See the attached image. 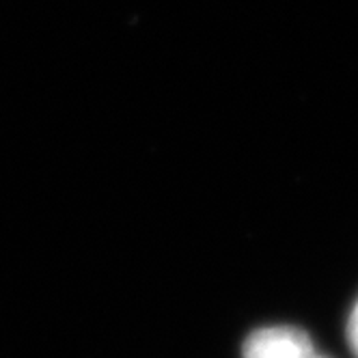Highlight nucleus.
<instances>
[{"label": "nucleus", "mask_w": 358, "mask_h": 358, "mask_svg": "<svg viewBox=\"0 0 358 358\" xmlns=\"http://www.w3.org/2000/svg\"><path fill=\"white\" fill-rule=\"evenodd\" d=\"M315 358H322V356H315Z\"/></svg>", "instance_id": "7ed1b4c3"}, {"label": "nucleus", "mask_w": 358, "mask_h": 358, "mask_svg": "<svg viewBox=\"0 0 358 358\" xmlns=\"http://www.w3.org/2000/svg\"><path fill=\"white\" fill-rule=\"evenodd\" d=\"M311 337L294 326L262 328L246 339L242 358H315Z\"/></svg>", "instance_id": "f257e3e1"}, {"label": "nucleus", "mask_w": 358, "mask_h": 358, "mask_svg": "<svg viewBox=\"0 0 358 358\" xmlns=\"http://www.w3.org/2000/svg\"><path fill=\"white\" fill-rule=\"evenodd\" d=\"M348 337H350V345L358 356V302L354 306V311L350 315V324H348Z\"/></svg>", "instance_id": "f03ea898"}]
</instances>
